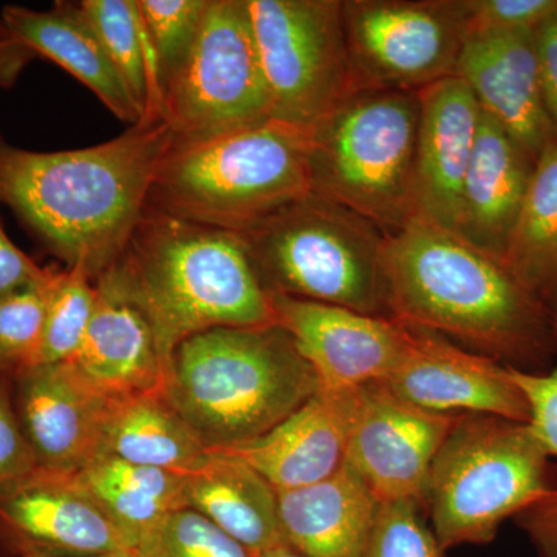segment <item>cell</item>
Here are the masks:
<instances>
[{"mask_svg":"<svg viewBox=\"0 0 557 557\" xmlns=\"http://www.w3.org/2000/svg\"><path fill=\"white\" fill-rule=\"evenodd\" d=\"M174 141L163 119L58 152L22 149L0 132V205L65 269H83L95 284L126 247Z\"/></svg>","mask_w":557,"mask_h":557,"instance_id":"6da1fadb","label":"cell"},{"mask_svg":"<svg viewBox=\"0 0 557 557\" xmlns=\"http://www.w3.org/2000/svg\"><path fill=\"white\" fill-rule=\"evenodd\" d=\"M383 270L391 318L520 372L553 369L552 314L493 252L412 220L386 237Z\"/></svg>","mask_w":557,"mask_h":557,"instance_id":"7a4b0ae2","label":"cell"},{"mask_svg":"<svg viewBox=\"0 0 557 557\" xmlns=\"http://www.w3.org/2000/svg\"><path fill=\"white\" fill-rule=\"evenodd\" d=\"M95 287L148 319L164 375L172 351L189 336L215 327L276 324L270 293L239 234L148 207Z\"/></svg>","mask_w":557,"mask_h":557,"instance_id":"3957f363","label":"cell"},{"mask_svg":"<svg viewBox=\"0 0 557 557\" xmlns=\"http://www.w3.org/2000/svg\"><path fill=\"white\" fill-rule=\"evenodd\" d=\"M321 388L287 330L215 327L182 341L164 397L209 450L260 437Z\"/></svg>","mask_w":557,"mask_h":557,"instance_id":"277c9868","label":"cell"},{"mask_svg":"<svg viewBox=\"0 0 557 557\" xmlns=\"http://www.w3.org/2000/svg\"><path fill=\"white\" fill-rule=\"evenodd\" d=\"M310 193L309 132L270 120L205 141H174L148 208L240 234Z\"/></svg>","mask_w":557,"mask_h":557,"instance_id":"5b68a950","label":"cell"},{"mask_svg":"<svg viewBox=\"0 0 557 557\" xmlns=\"http://www.w3.org/2000/svg\"><path fill=\"white\" fill-rule=\"evenodd\" d=\"M239 236L269 293L387 317V234L343 205L310 193Z\"/></svg>","mask_w":557,"mask_h":557,"instance_id":"8992f818","label":"cell"},{"mask_svg":"<svg viewBox=\"0 0 557 557\" xmlns=\"http://www.w3.org/2000/svg\"><path fill=\"white\" fill-rule=\"evenodd\" d=\"M418 91L361 90L309 131L311 193L387 234L416 220Z\"/></svg>","mask_w":557,"mask_h":557,"instance_id":"52a82bcc","label":"cell"},{"mask_svg":"<svg viewBox=\"0 0 557 557\" xmlns=\"http://www.w3.org/2000/svg\"><path fill=\"white\" fill-rule=\"evenodd\" d=\"M552 487L549 456L528 423L461 413L429 472L432 533L443 552L487 544Z\"/></svg>","mask_w":557,"mask_h":557,"instance_id":"ba28073f","label":"cell"},{"mask_svg":"<svg viewBox=\"0 0 557 557\" xmlns=\"http://www.w3.org/2000/svg\"><path fill=\"white\" fill-rule=\"evenodd\" d=\"M175 145L205 141L271 120L247 0H209L188 61L163 97Z\"/></svg>","mask_w":557,"mask_h":557,"instance_id":"9c48e42d","label":"cell"},{"mask_svg":"<svg viewBox=\"0 0 557 557\" xmlns=\"http://www.w3.org/2000/svg\"><path fill=\"white\" fill-rule=\"evenodd\" d=\"M271 120L313 129L355 94L343 0H247Z\"/></svg>","mask_w":557,"mask_h":557,"instance_id":"30bf717a","label":"cell"},{"mask_svg":"<svg viewBox=\"0 0 557 557\" xmlns=\"http://www.w3.org/2000/svg\"><path fill=\"white\" fill-rule=\"evenodd\" d=\"M355 91H420L456 73L463 0H343Z\"/></svg>","mask_w":557,"mask_h":557,"instance_id":"8fae6325","label":"cell"},{"mask_svg":"<svg viewBox=\"0 0 557 557\" xmlns=\"http://www.w3.org/2000/svg\"><path fill=\"white\" fill-rule=\"evenodd\" d=\"M460 416L418 408L379 381L350 387L344 461L380 502L426 508L429 472Z\"/></svg>","mask_w":557,"mask_h":557,"instance_id":"7c38bea8","label":"cell"},{"mask_svg":"<svg viewBox=\"0 0 557 557\" xmlns=\"http://www.w3.org/2000/svg\"><path fill=\"white\" fill-rule=\"evenodd\" d=\"M410 327L397 368L383 381L418 408L438 413L490 416L528 423L530 408L511 368L429 330Z\"/></svg>","mask_w":557,"mask_h":557,"instance_id":"4fadbf2b","label":"cell"},{"mask_svg":"<svg viewBox=\"0 0 557 557\" xmlns=\"http://www.w3.org/2000/svg\"><path fill=\"white\" fill-rule=\"evenodd\" d=\"M0 542L21 557L134 553L78 475L39 468L0 487Z\"/></svg>","mask_w":557,"mask_h":557,"instance_id":"5bb4252c","label":"cell"},{"mask_svg":"<svg viewBox=\"0 0 557 557\" xmlns=\"http://www.w3.org/2000/svg\"><path fill=\"white\" fill-rule=\"evenodd\" d=\"M274 321L287 330L321 387L350 388L383 381L405 355L408 324L346 307L270 293Z\"/></svg>","mask_w":557,"mask_h":557,"instance_id":"9a60e30c","label":"cell"},{"mask_svg":"<svg viewBox=\"0 0 557 557\" xmlns=\"http://www.w3.org/2000/svg\"><path fill=\"white\" fill-rule=\"evenodd\" d=\"M14 413L36 467L78 474L104 454L110 399L70 362L40 364L11 383Z\"/></svg>","mask_w":557,"mask_h":557,"instance_id":"2e32d148","label":"cell"},{"mask_svg":"<svg viewBox=\"0 0 557 557\" xmlns=\"http://www.w3.org/2000/svg\"><path fill=\"white\" fill-rule=\"evenodd\" d=\"M454 76L467 84L482 112L496 120L534 160L557 143L542 95L536 30L467 36Z\"/></svg>","mask_w":557,"mask_h":557,"instance_id":"e0dca14e","label":"cell"},{"mask_svg":"<svg viewBox=\"0 0 557 557\" xmlns=\"http://www.w3.org/2000/svg\"><path fill=\"white\" fill-rule=\"evenodd\" d=\"M416 153V220L456 231L461 188L480 123L472 91L457 76H449L418 91Z\"/></svg>","mask_w":557,"mask_h":557,"instance_id":"ac0fdd59","label":"cell"},{"mask_svg":"<svg viewBox=\"0 0 557 557\" xmlns=\"http://www.w3.org/2000/svg\"><path fill=\"white\" fill-rule=\"evenodd\" d=\"M348 388L321 387L265 434L214 453L237 458L277 493L314 485L346 460Z\"/></svg>","mask_w":557,"mask_h":557,"instance_id":"d6986e66","label":"cell"},{"mask_svg":"<svg viewBox=\"0 0 557 557\" xmlns=\"http://www.w3.org/2000/svg\"><path fill=\"white\" fill-rule=\"evenodd\" d=\"M537 161L482 112L454 233L504 259Z\"/></svg>","mask_w":557,"mask_h":557,"instance_id":"ffe728a7","label":"cell"},{"mask_svg":"<svg viewBox=\"0 0 557 557\" xmlns=\"http://www.w3.org/2000/svg\"><path fill=\"white\" fill-rule=\"evenodd\" d=\"M3 24L14 38L60 65L95 95L123 123L141 121L137 102L110 61L79 2L58 0L50 10L7 5Z\"/></svg>","mask_w":557,"mask_h":557,"instance_id":"44dd1931","label":"cell"},{"mask_svg":"<svg viewBox=\"0 0 557 557\" xmlns=\"http://www.w3.org/2000/svg\"><path fill=\"white\" fill-rule=\"evenodd\" d=\"M284 541L304 557H359L381 502L344 461L314 485L277 493Z\"/></svg>","mask_w":557,"mask_h":557,"instance_id":"7402d4cb","label":"cell"},{"mask_svg":"<svg viewBox=\"0 0 557 557\" xmlns=\"http://www.w3.org/2000/svg\"><path fill=\"white\" fill-rule=\"evenodd\" d=\"M97 293L89 327L67 362L109 398L161 391L164 362L148 319L131 304Z\"/></svg>","mask_w":557,"mask_h":557,"instance_id":"603a6c76","label":"cell"},{"mask_svg":"<svg viewBox=\"0 0 557 557\" xmlns=\"http://www.w3.org/2000/svg\"><path fill=\"white\" fill-rule=\"evenodd\" d=\"M209 453L205 463L185 474L186 508L211 520L255 557L285 542L277 491L244 461Z\"/></svg>","mask_w":557,"mask_h":557,"instance_id":"cb8c5ba5","label":"cell"},{"mask_svg":"<svg viewBox=\"0 0 557 557\" xmlns=\"http://www.w3.org/2000/svg\"><path fill=\"white\" fill-rule=\"evenodd\" d=\"M104 454L141 467L188 474L211 453L161 388L110 399Z\"/></svg>","mask_w":557,"mask_h":557,"instance_id":"d4e9b609","label":"cell"},{"mask_svg":"<svg viewBox=\"0 0 557 557\" xmlns=\"http://www.w3.org/2000/svg\"><path fill=\"white\" fill-rule=\"evenodd\" d=\"M76 475L134 552L161 520L186 508L185 474L102 454Z\"/></svg>","mask_w":557,"mask_h":557,"instance_id":"484cf974","label":"cell"},{"mask_svg":"<svg viewBox=\"0 0 557 557\" xmlns=\"http://www.w3.org/2000/svg\"><path fill=\"white\" fill-rule=\"evenodd\" d=\"M504 260L557 327V143L537 160Z\"/></svg>","mask_w":557,"mask_h":557,"instance_id":"4316f807","label":"cell"},{"mask_svg":"<svg viewBox=\"0 0 557 557\" xmlns=\"http://www.w3.org/2000/svg\"><path fill=\"white\" fill-rule=\"evenodd\" d=\"M79 3L145 119L152 104V76L138 0H83Z\"/></svg>","mask_w":557,"mask_h":557,"instance_id":"83f0119b","label":"cell"},{"mask_svg":"<svg viewBox=\"0 0 557 557\" xmlns=\"http://www.w3.org/2000/svg\"><path fill=\"white\" fill-rule=\"evenodd\" d=\"M530 408L528 426L549 457H557V368L545 373L511 369ZM539 557H557V487L518 516Z\"/></svg>","mask_w":557,"mask_h":557,"instance_id":"f1b7e54d","label":"cell"},{"mask_svg":"<svg viewBox=\"0 0 557 557\" xmlns=\"http://www.w3.org/2000/svg\"><path fill=\"white\" fill-rule=\"evenodd\" d=\"M208 3L209 0H138L139 16L152 53L160 113L164 94L194 49Z\"/></svg>","mask_w":557,"mask_h":557,"instance_id":"f546056e","label":"cell"},{"mask_svg":"<svg viewBox=\"0 0 557 557\" xmlns=\"http://www.w3.org/2000/svg\"><path fill=\"white\" fill-rule=\"evenodd\" d=\"M97 298V287L83 269L54 270L47 287L40 364H58L75 357Z\"/></svg>","mask_w":557,"mask_h":557,"instance_id":"4dcf8cb0","label":"cell"},{"mask_svg":"<svg viewBox=\"0 0 557 557\" xmlns=\"http://www.w3.org/2000/svg\"><path fill=\"white\" fill-rule=\"evenodd\" d=\"M135 557H255L215 523L190 508L177 509L139 541Z\"/></svg>","mask_w":557,"mask_h":557,"instance_id":"1f68e13d","label":"cell"},{"mask_svg":"<svg viewBox=\"0 0 557 557\" xmlns=\"http://www.w3.org/2000/svg\"><path fill=\"white\" fill-rule=\"evenodd\" d=\"M47 287L0 299V380L13 383L40 366Z\"/></svg>","mask_w":557,"mask_h":557,"instance_id":"d6a6232c","label":"cell"},{"mask_svg":"<svg viewBox=\"0 0 557 557\" xmlns=\"http://www.w3.org/2000/svg\"><path fill=\"white\" fill-rule=\"evenodd\" d=\"M413 502H381L359 557H442L437 539Z\"/></svg>","mask_w":557,"mask_h":557,"instance_id":"836d02e7","label":"cell"},{"mask_svg":"<svg viewBox=\"0 0 557 557\" xmlns=\"http://www.w3.org/2000/svg\"><path fill=\"white\" fill-rule=\"evenodd\" d=\"M467 35L536 30L557 10V0H463Z\"/></svg>","mask_w":557,"mask_h":557,"instance_id":"e575fe53","label":"cell"},{"mask_svg":"<svg viewBox=\"0 0 557 557\" xmlns=\"http://www.w3.org/2000/svg\"><path fill=\"white\" fill-rule=\"evenodd\" d=\"M35 469V457L14 413L11 383L0 380V487L32 474Z\"/></svg>","mask_w":557,"mask_h":557,"instance_id":"d590c367","label":"cell"},{"mask_svg":"<svg viewBox=\"0 0 557 557\" xmlns=\"http://www.w3.org/2000/svg\"><path fill=\"white\" fill-rule=\"evenodd\" d=\"M53 274V269L38 265L11 242L0 219V299L46 287Z\"/></svg>","mask_w":557,"mask_h":557,"instance_id":"8d00e7d4","label":"cell"},{"mask_svg":"<svg viewBox=\"0 0 557 557\" xmlns=\"http://www.w3.org/2000/svg\"><path fill=\"white\" fill-rule=\"evenodd\" d=\"M536 51L542 95L557 131V10L536 28Z\"/></svg>","mask_w":557,"mask_h":557,"instance_id":"74e56055","label":"cell"},{"mask_svg":"<svg viewBox=\"0 0 557 557\" xmlns=\"http://www.w3.org/2000/svg\"><path fill=\"white\" fill-rule=\"evenodd\" d=\"M36 58L35 51L14 36L0 40V89H11Z\"/></svg>","mask_w":557,"mask_h":557,"instance_id":"f35d334b","label":"cell"},{"mask_svg":"<svg viewBox=\"0 0 557 557\" xmlns=\"http://www.w3.org/2000/svg\"><path fill=\"white\" fill-rule=\"evenodd\" d=\"M258 557H304L300 553L296 552L295 548L289 547L287 542H281V544L274 545L263 552Z\"/></svg>","mask_w":557,"mask_h":557,"instance_id":"ab89813d","label":"cell"},{"mask_svg":"<svg viewBox=\"0 0 557 557\" xmlns=\"http://www.w3.org/2000/svg\"><path fill=\"white\" fill-rule=\"evenodd\" d=\"M22 557H135L134 553H124V555H113V553H104V555H87V556H50V555H40V553H30V555H25Z\"/></svg>","mask_w":557,"mask_h":557,"instance_id":"60d3db41","label":"cell"},{"mask_svg":"<svg viewBox=\"0 0 557 557\" xmlns=\"http://www.w3.org/2000/svg\"><path fill=\"white\" fill-rule=\"evenodd\" d=\"M13 38L7 25L3 24L2 17H0V40H7Z\"/></svg>","mask_w":557,"mask_h":557,"instance_id":"b9f144b4","label":"cell"}]
</instances>
